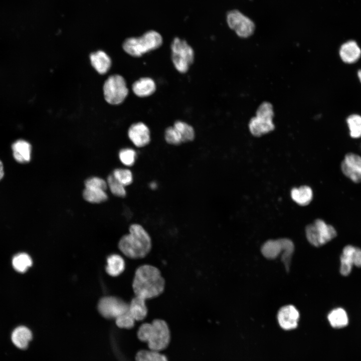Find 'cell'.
I'll return each instance as SVG.
<instances>
[{
    "instance_id": "1",
    "label": "cell",
    "mask_w": 361,
    "mask_h": 361,
    "mask_svg": "<svg viewBox=\"0 0 361 361\" xmlns=\"http://www.w3.org/2000/svg\"><path fill=\"white\" fill-rule=\"evenodd\" d=\"M164 288V279L157 267L144 264L136 269L132 282L135 296L146 301L159 296Z\"/></svg>"
},
{
    "instance_id": "2",
    "label": "cell",
    "mask_w": 361,
    "mask_h": 361,
    "mask_svg": "<svg viewBox=\"0 0 361 361\" xmlns=\"http://www.w3.org/2000/svg\"><path fill=\"white\" fill-rule=\"evenodd\" d=\"M129 232L121 237L118 243L120 250L131 259L144 258L152 248L150 236L142 226L137 223L129 226Z\"/></svg>"
},
{
    "instance_id": "3",
    "label": "cell",
    "mask_w": 361,
    "mask_h": 361,
    "mask_svg": "<svg viewBox=\"0 0 361 361\" xmlns=\"http://www.w3.org/2000/svg\"><path fill=\"white\" fill-rule=\"evenodd\" d=\"M137 335L140 341L147 343L150 350L159 352L167 347L170 340L167 323L161 319H155L151 323L142 324Z\"/></svg>"
},
{
    "instance_id": "4",
    "label": "cell",
    "mask_w": 361,
    "mask_h": 361,
    "mask_svg": "<svg viewBox=\"0 0 361 361\" xmlns=\"http://www.w3.org/2000/svg\"><path fill=\"white\" fill-rule=\"evenodd\" d=\"M163 39L157 31L149 30L139 37L126 39L122 48L129 55L139 57L150 51L159 48L162 44Z\"/></svg>"
},
{
    "instance_id": "5",
    "label": "cell",
    "mask_w": 361,
    "mask_h": 361,
    "mask_svg": "<svg viewBox=\"0 0 361 361\" xmlns=\"http://www.w3.org/2000/svg\"><path fill=\"white\" fill-rule=\"evenodd\" d=\"M294 250L293 243L287 238L268 240L261 249L263 256L269 259H274L281 254V261L287 271H289Z\"/></svg>"
},
{
    "instance_id": "6",
    "label": "cell",
    "mask_w": 361,
    "mask_h": 361,
    "mask_svg": "<svg viewBox=\"0 0 361 361\" xmlns=\"http://www.w3.org/2000/svg\"><path fill=\"white\" fill-rule=\"evenodd\" d=\"M171 61L175 69L180 73H187L195 59L193 48L185 40L175 37L170 45Z\"/></svg>"
},
{
    "instance_id": "7",
    "label": "cell",
    "mask_w": 361,
    "mask_h": 361,
    "mask_svg": "<svg viewBox=\"0 0 361 361\" xmlns=\"http://www.w3.org/2000/svg\"><path fill=\"white\" fill-rule=\"evenodd\" d=\"M306 236L308 242L315 247L323 245L337 235L334 228L321 219H316L305 228Z\"/></svg>"
},
{
    "instance_id": "8",
    "label": "cell",
    "mask_w": 361,
    "mask_h": 361,
    "mask_svg": "<svg viewBox=\"0 0 361 361\" xmlns=\"http://www.w3.org/2000/svg\"><path fill=\"white\" fill-rule=\"evenodd\" d=\"M103 89L105 100L112 105L122 103L128 94L124 78L118 74L110 76L105 81Z\"/></svg>"
},
{
    "instance_id": "9",
    "label": "cell",
    "mask_w": 361,
    "mask_h": 361,
    "mask_svg": "<svg viewBox=\"0 0 361 361\" xmlns=\"http://www.w3.org/2000/svg\"><path fill=\"white\" fill-rule=\"evenodd\" d=\"M273 110L271 104H262L257 112L256 117L252 118L249 123L251 133L256 136H260L268 133L274 128L272 122Z\"/></svg>"
},
{
    "instance_id": "10",
    "label": "cell",
    "mask_w": 361,
    "mask_h": 361,
    "mask_svg": "<svg viewBox=\"0 0 361 361\" xmlns=\"http://www.w3.org/2000/svg\"><path fill=\"white\" fill-rule=\"evenodd\" d=\"M227 22L230 28L234 30L241 38L251 36L255 29L254 23L237 10L230 11L227 13Z\"/></svg>"
},
{
    "instance_id": "11",
    "label": "cell",
    "mask_w": 361,
    "mask_h": 361,
    "mask_svg": "<svg viewBox=\"0 0 361 361\" xmlns=\"http://www.w3.org/2000/svg\"><path fill=\"white\" fill-rule=\"evenodd\" d=\"M99 313L107 318H116L129 311V304L115 297L102 298L98 304Z\"/></svg>"
},
{
    "instance_id": "12",
    "label": "cell",
    "mask_w": 361,
    "mask_h": 361,
    "mask_svg": "<svg viewBox=\"0 0 361 361\" xmlns=\"http://www.w3.org/2000/svg\"><path fill=\"white\" fill-rule=\"evenodd\" d=\"M342 173L355 183H361V156L353 152L346 153L340 164Z\"/></svg>"
},
{
    "instance_id": "13",
    "label": "cell",
    "mask_w": 361,
    "mask_h": 361,
    "mask_svg": "<svg viewBox=\"0 0 361 361\" xmlns=\"http://www.w3.org/2000/svg\"><path fill=\"white\" fill-rule=\"evenodd\" d=\"M353 266L361 267V249L347 245L343 248L340 256V273L343 276L348 275Z\"/></svg>"
},
{
    "instance_id": "14",
    "label": "cell",
    "mask_w": 361,
    "mask_h": 361,
    "mask_svg": "<svg viewBox=\"0 0 361 361\" xmlns=\"http://www.w3.org/2000/svg\"><path fill=\"white\" fill-rule=\"evenodd\" d=\"M127 134L129 140L137 148L144 147L151 141L150 129L142 122L131 124L128 128Z\"/></svg>"
},
{
    "instance_id": "15",
    "label": "cell",
    "mask_w": 361,
    "mask_h": 361,
    "mask_svg": "<svg viewBox=\"0 0 361 361\" xmlns=\"http://www.w3.org/2000/svg\"><path fill=\"white\" fill-rule=\"evenodd\" d=\"M299 318L298 311L292 305L282 307L277 313V320L280 326L286 330L296 328Z\"/></svg>"
},
{
    "instance_id": "16",
    "label": "cell",
    "mask_w": 361,
    "mask_h": 361,
    "mask_svg": "<svg viewBox=\"0 0 361 361\" xmlns=\"http://www.w3.org/2000/svg\"><path fill=\"white\" fill-rule=\"evenodd\" d=\"M339 53L340 57L343 62L347 64H352L360 58L361 49L355 41L349 40L341 46Z\"/></svg>"
},
{
    "instance_id": "17",
    "label": "cell",
    "mask_w": 361,
    "mask_h": 361,
    "mask_svg": "<svg viewBox=\"0 0 361 361\" xmlns=\"http://www.w3.org/2000/svg\"><path fill=\"white\" fill-rule=\"evenodd\" d=\"M12 149L13 156L18 162L26 163L31 160L32 147L28 141L18 140L13 143Z\"/></svg>"
},
{
    "instance_id": "18",
    "label": "cell",
    "mask_w": 361,
    "mask_h": 361,
    "mask_svg": "<svg viewBox=\"0 0 361 361\" xmlns=\"http://www.w3.org/2000/svg\"><path fill=\"white\" fill-rule=\"evenodd\" d=\"M133 93L138 97H145L152 95L156 90L154 81L148 77H142L132 85Z\"/></svg>"
},
{
    "instance_id": "19",
    "label": "cell",
    "mask_w": 361,
    "mask_h": 361,
    "mask_svg": "<svg viewBox=\"0 0 361 361\" xmlns=\"http://www.w3.org/2000/svg\"><path fill=\"white\" fill-rule=\"evenodd\" d=\"M91 64L95 70L100 74H105L111 66L109 56L103 51H98L90 55Z\"/></svg>"
},
{
    "instance_id": "20",
    "label": "cell",
    "mask_w": 361,
    "mask_h": 361,
    "mask_svg": "<svg viewBox=\"0 0 361 361\" xmlns=\"http://www.w3.org/2000/svg\"><path fill=\"white\" fill-rule=\"evenodd\" d=\"M32 338L31 331L25 326H19L12 332V341L19 348L25 349L27 348Z\"/></svg>"
},
{
    "instance_id": "21",
    "label": "cell",
    "mask_w": 361,
    "mask_h": 361,
    "mask_svg": "<svg viewBox=\"0 0 361 361\" xmlns=\"http://www.w3.org/2000/svg\"><path fill=\"white\" fill-rule=\"evenodd\" d=\"M129 311L135 321L143 320L148 313L145 301L135 296L129 304Z\"/></svg>"
},
{
    "instance_id": "22",
    "label": "cell",
    "mask_w": 361,
    "mask_h": 361,
    "mask_svg": "<svg viewBox=\"0 0 361 361\" xmlns=\"http://www.w3.org/2000/svg\"><path fill=\"white\" fill-rule=\"evenodd\" d=\"M292 200L301 206L308 205L313 198L312 189L307 186L293 188L291 191Z\"/></svg>"
},
{
    "instance_id": "23",
    "label": "cell",
    "mask_w": 361,
    "mask_h": 361,
    "mask_svg": "<svg viewBox=\"0 0 361 361\" xmlns=\"http://www.w3.org/2000/svg\"><path fill=\"white\" fill-rule=\"evenodd\" d=\"M331 326L334 328H340L348 324V318L346 311L341 308L331 310L327 316Z\"/></svg>"
},
{
    "instance_id": "24",
    "label": "cell",
    "mask_w": 361,
    "mask_h": 361,
    "mask_svg": "<svg viewBox=\"0 0 361 361\" xmlns=\"http://www.w3.org/2000/svg\"><path fill=\"white\" fill-rule=\"evenodd\" d=\"M106 268L107 273L112 276H117L124 270L125 262L123 259L117 254L109 256L107 260Z\"/></svg>"
},
{
    "instance_id": "25",
    "label": "cell",
    "mask_w": 361,
    "mask_h": 361,
    "mask_svg": "<svg viewBox=\"0 0 361 361\" xmlns=\"http://www.w3.org/2000/svg\"><path fill=\"white\" fill-rule=\"evenodd\" d=\"M82 196L86 201L91 204L102 203L108 198L106 191L94 188H85Z\"/></svg>"
},
{
    "instance_id": "26",
    "label": "cell",
    "mask_w": 361,
    "mask_h": 361,
    "mask_svg": "<svg viewBox=\"0 0 361 361\" xmlns=\"http://www.w3.org/2000/svg\"><path fill=\"white\" fill-rule=\"evenodd\" d=\"M173 126L179 132L183 143H187L193 141L196 136L194 128L189 123L181 120L175 121Z\"/></svg>"
},
{
    "instance_id": "27",
    "label": "cell",
    "mask_w": 361,
    "mask_h": 361,
    "mask_svg": "<svg viewBox=\"0 0 361 361\" xmlns=\"http://www.w3.org/2000/svg\"><path fill=\"white\" fill-rule=\"evenodd\" d=\"M12 264L17 271L24 273L32 266V260L28 254L20 253L14 256Z\"/></svg>"
},
{
    "instance_id": "28",
    "label": "cell",
    "mask_w": 361,
    "mask_h": 361,
    "mask_svg": "<svg viewBox=\"0 0 361 361\" xmlns=\"http://www.w3.org/2000/svg\"><path fill=\"white\" fill-rule=\"evenodd\" d=\"M350 136L353 138L361 137V116L354 114L346 119Z\"/></svg>"
},
{
    "instance_id": "29",
    "label": "cell",
    "mask_w": 361,
    "mask_h": 361,
    "mask_svg": "<svg viewBox=\"0 0 361 361\" xmlns=\"http://www.w3.org/2000/svg\"><path fill=\"white\" fill-rule=\"evenodd\" d=\"M135 361H168L166 356L159 351L141 350L137 352Z\"/></svg>"
},
{
    "instance_id": "30",
    "label": "cell",
    "mask_w": 361,
    "mask_h": 361,
    "mask_svg": "<svg viewBox=\"0 0 361 361\" xmlns=\"http://www.w3.org/2000/svg\"><path fill=\"white\" fill-rule=\"evenodd\" d=\"M137 156L136 151L130 147L123 148L120 149L118 153L120 161L123 165L127 167L132 166L135 164Z\"/></svg>"
},
{
    "instance_id": "31",
    "label": "cell",
    "mask_w": 361,
    "mask_h": 361,
    "mask_svg": "<svg viewBox=\"0 0 361 361\" xmlns=\"http://www.w3.org/2000/svg\"><path fill=\"white\" fill-rule=\"evenodd\" d=\"M106 182L108 188L114 196L119 198L126 197L127 192L125 187L120 183L112 173L107 176Z\"/></svg>"
},
{
    "instance_id": "32",
    "label": "cell",
    "mask_w": 361,
    "mask_h": 361,
    "mask_svg": "<svg viewBox=\"0 0 361 361\" xmlns=\"http://www.w3.org/2000/svg\"><path fill=\"white\" fill-rule=\"evenodd\" d=\"M113 176L125 187L132 184L133 181L132 172L128 168H117L112 172Z\"/></svg>"
},
{
    "instance_id": "33",
    "label": "cell",
    "mask_w": 361,
    "mask_h": 361,
    "mask_svg": "<svg viewBox=\"0 0 361 361\" xmlns=\"http://www.w3.org/2000/svg\"><path fill=\"white\" fill-rule=\"evenodd\" d=\"M164 138L166 142L169 145L178 146L183 143L179 132L173 125L165 129Z\"/></svg>"
},
{
    "instance_id": "34",
    "label": "cell",
    "mask_w": 361,
    "mask_h": 361,
    "mask_svg": "<svg viewBox=\"0 0 361 361\" xmlns=\"http://www.w3.org/2000/svg\"><path fill=\"white\" fill-rule=\"evenodd\" d=\"M85 188L101 189L106 191L108 188L106 180L98 176H92L84 182Z\"/></svg>"
},
{
    "instance_id": "35",
    "label": "cell",
    "mask_w": 361,
    "mask_h": 361,
    "mask_svg": "<svg viewBox=\"0 0 361 361\" xmlns=\"http://www.w3.org/2000/svg\"><path fill=\"white\" fill-rule=\"evenodd\" d=\"M115 319L116 324L120 328L130 329L132 328L135 324V320L129 311Z\"/></svg>"
},
{
    "instance_id": "36",
    "label": "cell",
    "mask_w": 361,
    "mask_h": 361,
    "mask_svg": "<svg viewBox=\"0 0 361 361\" xmlns=\"http://www.w3.org/2000/svg\"><path fill=\"white\" fill-rule=\"evenodd\" d=\"M4 175V166L3 162L0 160V180L3 178Z\"/></svg>"
},
{
    "instance_id": "37",
    "label": "cell",
    "mask_w": 361,
    "mask_h": 361,
    "mask_svg": "<svg viewBox=\"0 0 361 361\" xmlns=\"http://www.w3.org/2000/svg\"><path fill=\"white\" fill-rule=\"evenodd\" d=\"M149 188L152 190H155L157 188L158 185L156 182L152 181L149 184Z\"/></svg>"
},
{
    "instance_id": "38",
    "label": "cell",
    "mask_w": 361,
    "mask_h": 361,
    "mask_svg": "<svg viewBox=\"0 0 361 361\" xmlns=\"http://www.w3.org/2000/svg\"><path fill=\"white\" fill-rule=\"evenodd\" d=\"M358 78L361 83V70H359L357 72Z\"/></svg>"
}]
</instances>
